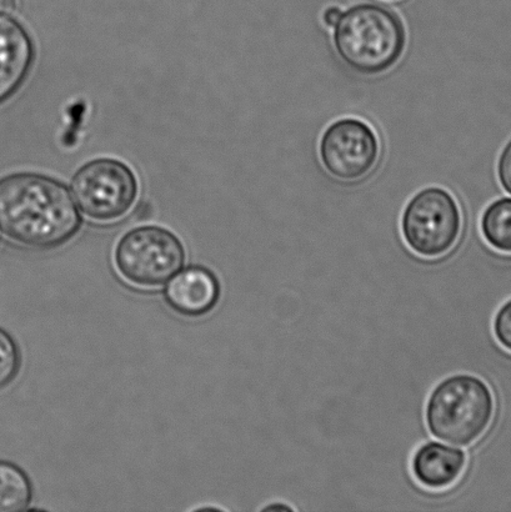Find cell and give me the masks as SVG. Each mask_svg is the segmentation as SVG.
I'll return each instance as SVG.
<instances>
[{
	"label": "cell",
	"mask_w": 511,
	"mask_h": 512,
	"mask_svg": "<svg viewBox=\"0 0 511 512\" xmlns=\"http://www.w3.org/2000/svg\"><path fill=\"white\" fill-rule=\"evenodd\" d=\"M83 225L67 184L49 175L18 172L0 179V233L35 250L63 247Z\"/></svg>",
	"instance_id": "6da1fadb"
},
{
	"label": "cell",
	"mask_w": 511,
	"mask_h": 512,
	"mask_svg": "<svg viewBox=\"0 0 511 512\" xmlns=\"http://www.w3.org/2000/svg\"><path fill=\"white\" fill-rule=\"evenodd\" d=\"M497 401L490 385L472 373L445 376L425 403V425L432 438L469 448L494 423Z\"/></svg>",
	"instance_id": "7a4b0ae2"
},
{
	"label": "cell",
	"mask_w": 511,
	"mask_h": 512,
	"mask_svg": "<svg viewBox=\"0 0 511 512\" xmlns=\"http://www.w3.org/2000/svg\"><path fill=\"white\" fill-rule=\"evenodd\" d=\"M333 40L340 59L350 69L362 75H379L403 57L407 30L394 10L363 3L342 13Z\"/></svg>",
	"instance_id": "3957f363"
},
{
	"label": "cell",
	"mask_w": 511,
	"mask_h": 512,
	"mask_svg": "<svg viewBox=\"0 0 511 512\" xmlns=\"http://www.w3.org/2000/svg\"><path fill=\"white\" fill-rule=\"evenodd\" d=\"M185 249L170 230L143 225L125 233L114 249V266L125 283L139 289H158L185 263Z\"/></svg>",
	"instance_id": "277c9868"
},
{
	"label": "cell",
	"mask_w": 511,
	"mask_h": 512,
	"mask_svg": "<svg viewBox=\"0 0 511 512\" xmlns=\"http://www.w3.org/2000/svg\"><path fill=\"white\" fill-rule=\"evenodd\" d=\"M400 230L415 255L437 259L457 247L463 232L462 212L448 190L423 189L405 207Z\"/></svg>",
	"instance_id": "5b68a950"
},
{
	"label": "cell",
	"mask_w": 511,
	"mask_h": 512,
	"mask_svg": "<svg viewBox=\"0 0 511 512\" xmlns=\"http://www.w3.org/2000/svg\"><path fill=\"white\" fill-rule=\"evenodd\" d=\"M70 189L80 212L98 223L117 222L133 209L139 195L137 175L113 158L90 160L73 175Z\"/></svg>",
	"instance_id": "8992f818"
},
{
	"label": "cell",
	"mask_w": 511,
	"mask_h": 512,
	"mask_svg": "<svg viewBox=\"0 0 511 512\" xmlns=\"http://www.w3.org/2000/svg\"><path fill=\"white\" fill-rule=\"evenodd\" d=\"M319 155L323 167L333 178L357 182L377 167L380 142L377 133L364 120L343 118L325 130Z\"/></svg>",
	"instance_id": "52a82bcc"
},
{
	"label": "cell",
	"mask_w": 511,
	"mask_h": 512,
	"mask_svg": "<svg viewBox=\"0 0 511 512\" xmlns=\"http://www.w3.org/2000/svg\"><path fill=\"white\" fill-rule=\"evenodd\" d=\"M35 44L17 19L0 15V105L19 92L32 73Z\"/></svg>",
	"instance_id": "ba28073f"
},
{
	"label": "cell",
	"mask_w": 511,
	"mask_h": 512,
	"mask_svg": "<svg viewBox=\"0 0 511 512\" xmlns=\"http://www.w3.org/2000/svg\"><path fill=\"white\" fill-rule=\"evenodd\" d=\"M163 295L175 313L187 318H199L217 306L220 284L213 271L204 266L192 265L179 270L168 281Z\"/></svg>",
	"instance_id": "9c48e42d"
},
{
	"label": "cell",
	"mask_w": 511,
	"mask_h": 512,
	"mask_svg": "<svg viewBox=\"0 0 511 512\" xmlns=\"http://www.w3.org/2000/svg\"><path fill=\"white\" fill-rule=\"evenodd\" d=\"M467 464L468 451L430 439L415 449L410 471L422 488L443 491L458 483Z\"/></svg>",
	"instance_id": "30bf717a"
},
{
	"label": "cell",
	"mask_w": 511,
	"mask_h": 512,
	"mask_svg": "<svg viewBox=\"0 0 511 512\" xmlns=\"http://www.w3.org/2000/svg\"><path fill=\"white\" fill-rule=\"evenodd\" d=\"M32 483L19 466L0 461V512H19L32 503Z\"/></svg>",
	"instance_id": "8fae6325"
},
{
	"label": "cell",
	"mask_w": 511,
	"mask_h": 512,
	"mask_svg": "<svg viewBox=\"0 0 511 512\" xmlns=\"http://www.w3.org/2000/svg\"><path fill=\"white\" fill-rule=\"evenodd\" d=\"M485 242L499 253L511 254V199H502L485 210L480 223Z\"/></svg>",
	"instance_id": "7c38bea8"
},
{
	"label": "cell",
	"mask_w": 511,
	"mask_h": 512,
	"mask_svg": "<svg viewBox=\"0 0 511 512\" xmlns=\"http://www.w3.org/2000/svg\"><path fill=\"white\" fill-rule=\"evenodd\" d=\"M20 369V353L17 343L0 328V390L8 388L17 378Z\"/></svg>",
	"instance_id": "4fadbf2b"
},
{
	"label": "cell",
	"mask_w": 511,
	"mask_h": 512,
	"mask_svg": "<svg viewBox=\"0 0 511 512\" xmlns=\"http://www.w3.org/2000/svg\"><path fill=\"white\" fill-rule=\"evenodd\" d=\"M493 335L503 349L511 353V299L505 301L493 316Z\"/></svg>",
	"instance_id": "5bb4252c"
},
{
	"label": "cell",
	"mask_w": 511,
	"mask_h": 512,
	"mask_svg": "<svg viewBox=\"0 0 511 512\" xmlns=\"http://www.w3.org/2000/svg\"><path fill=\"white\" fill-rule=\"evenodd\" d=\"M498 174L503 188L511 194V140L500 155Z\"/></svg>",
	"instance_id": "9a60e30c"
},
{
	"label": "cell",
	"mask_w": 511,
	"mask_h": 512,
	"mask_svg": "<svg viewBox=\"0 0 511 512\" xmlns=\"http://www.w3.org/2000/svg\"><path fill=\"white\" fill-rule=\"evenodd\" d=\"M340 17H342V10H340L338 7H329L324 12L323 20L327 27L334 28Z\"/></svg>",
	"instance_id": "2e32d148"
},
{
	"label": "cell",
	"mask_w": 511,
	"mask_h": 512,
	"mask_svg": "<svg viewBox=\"0 0 511 512\" xmlns=\"http://www.w3.org/2000/svg\"><path fill=\"white\" fill-rule=\"evenodd\" d=\"M260 512H295L292 505L284 503V501L275 500L272 503L264 505Z\"/></svg>",
	"instance_id": "e0dca14e"
},
{
	"label": "cell",
	"mask_w": 511,
	"mask_h": 512,
	"mask_svg": "<svg viewBox=\"0 0 511 512\" xmlns=\"http://www.w3.org/2000/svg\"><path fill=\"white\" fill-rule=\"evenodd\" d=\"M17 9V0H0V15H9Z\"/></svg>",
	"instance_id": "ac0fdd59"
}]
</instances>
